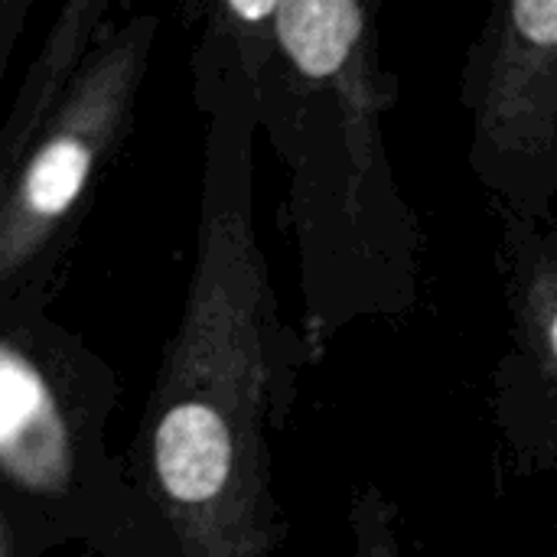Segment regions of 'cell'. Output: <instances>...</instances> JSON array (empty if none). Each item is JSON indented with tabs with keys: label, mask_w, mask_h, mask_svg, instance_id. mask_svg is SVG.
<instances>
[{
	"label": "cell",
	"mask_w": 557,
	"mask_h": 557,
	"mask_svg": "<svg viewBox=\"0 0 557 557\" xmlns=\"http://www.w3.org/2000/svg\"><path fill=\"white\" fill-rule=\"evenodd\" d=\"M202 114L193 271L127 467L183 557H274L271 431L313 359L281 317L255 228V91L228 88Z\"/></svg>",
	"instance_id": "obj_1"
},
{
	"label": "cell",
	"mask_w": 557,
	"mask_h": 557,
	"mask_svg": "<svg viewBox=\"0 0 557 557\" xmlns=\"http://www.w3.org/2000/svg\"><path fill=\"white\" fill-rule=\"evenodd\" d=\"M395 95L375 3L281 0L277 55L255 85V111L287 173L297 330L313 362L359 320H401L421 297L424 232L385 144Z\"/></svg>",
	"instance_id": "obj_2"
},
{
	"label": "cell",
	"mask_w": 557,
	"mask_h": 557,
	"mask_svg": "<svg viewBox=\"0 0 557 557\" xmlns=\"http://www.w3.org/2000/svg\"><path fill=\"white\" fill-rule=\"evenodd\" d=\"M114 369L52 304L0 307V557H98L144 493L108 447Z\"/></svg>",
	"instance_id": "obj_3"
},
{
	"label": "cell",
	"mask_w": 557,
	"mask_h": 557,
	"mask_svg": "<svg viewBox=\"0 0 557 557\" xmlns=\"http://www.w3.org/2000/svg\"><path fill=\"white\" fill-rule=\"evenodd\" d=\"M157 36L160 16L150 10L111 23L0 186V307L55 300L91 196L134 127Z\"/></svg>",
	"instance_id": "obj_4"
},
{
	"label": "cell",
	"mask_w": 557,
	"mask_h": 557,
	"mask_svg": "<svg viewBox=\"0 0 557 557\" xmlns=\"http://www.w3.org/2000/svg\"><path fill=\"white\" fill-rule=\"evenodd\" d=\"M470 170L499 219H557V0L486 10L460 69Z\"/></svg>",
	"instance_id": "obj_5"
},
{
	"label": "cell",
	"mask_w": 557,
	"mask_h": 557,
	"mask_svg": "<svg viewBox=\"0 0 557 557\" xmlns=\"http://www.w3.org/2000/svg\"><path fill=\"white\" fill-rule=\"evenodd\" d=\"M499 225L509 346L493 369V421L525 473L557 476V222Z\"/></svg>",
	"instance_id": "obj_6"
},
{
	"label": "cell",
	"mask_w": 557,
	"mask_h": 557,
	"mask_svg": "<svg viewBox=\"0 0 557 557\" xmlns=\"http://www.w3.org/2000/svg\"><path fill=\"white\" fill-rule=\"evenodd\" d=\"M111 26V0H69L49 23L7 117L0 121V186L69 98L75 78Z\"/></svg>",
	"instance_id": "obj_7"
},
{
	"label": "cell",
	"mask_w": 557,
	"mask_h": 557,
	"mask_svg": "<svg viewBox=\"0 0 557 557\" xmlns=\"http://www.w3.org/2000/svg\"><path fill=\"white\" fill-rule=\"evenodd\" d=\"M98 557H183V552H180V542L173 539L170 525L163 522V516L144 496L134 519L127 522V529Z\"/></svg>",
	"instance_id": "obj_8"
},
{
	"label": "cell",
	"mask_w": 557,
	"mask_h": 557,
	"mask_svg": "<svg viewBox=\"0 0 557 557\" xmlns=\"http://www.w3.org/2000/svg\"><path fill=\"white\" fill-rule=\"evenodd\" d=\"M26 13H29V0L23 3V0H3L0 3V75H3V69H7V59H10V52H13V39H16V33H20V26L26 23Z\"/></svg>",
	"instance_id": "obj_9"
},
{
	"label": "cell",
	"mask_w": 557,
	"mask_h": 557,
	"mask_svg": "<svg viewBox=\"0 0 557 557\" xmlns=\"http://www.w3.org/2000/svg\"><path fill=\"white\" fill-rule=\"evenodd\" d=\"M555 557H557V545H555Z\"/></svg>",
	"instance_id": "obj_10"
},
{
	"label": "cell",
	"mask_w": 557,
	"mask_h": 557,
	"mask_svg": "<svg viewBox=\"0 0 557 557\" xmlns=\"http://www.w3.org/2000/svg\"><path fill=\"white\" fill-rule=\"evenodd\" d=\"M555 222H557V219H555Z\"/></svg>",
	"instance_id": "obj_11"
}]
</instances>
